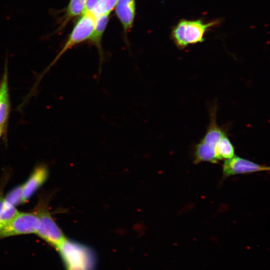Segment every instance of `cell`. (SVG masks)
<instances>
[{
	"instance_id": "obj_1",
	"label": "cell",
	"mask_w": 270,
	"mask_h": 270,
	"mask_svg": "<svg viewBox=\"0 0 270 270\" xmlns=\"http://www.w3.org/2000/svg\"><path fill=\"white\" fill-rule=\"evenodd\" d=\"M66 270H94L96 256L92 248L76 241L65 238L56 248Z\"/></svg>"
},
{
	"instance_id": "obj_2",
	"label": "cell",
	"mask_w": 270,
	"mask_h": 270,
	"mask_svg": "<svg viewBox=\"0 0 270 270\" xmlns=\"http://www.w3.org/2000/svg\"><path fill=\"white\" fill-rule=\"evenodd\" d=\"M216 108L214 106L210 110V122L206 133L194 150V163L208 162L216 164V148L220 138L226 134V130L220 126L216 120Z\"/></svg>"
},
{
	"instance_id": "obj_3",
	"label": "cell",
	"mask_w": 270,
	"mask_h": 270,
	"mask_svg": "<svg viewBox=\"0 0 270 270\" xmlns=\"http://www.w3.org/2000/svg\"><path fill=\"white\" fill-rule=\"evenodd\" d=\"M218 24V20L205 23L202 20H182L174 26L172 38L178 48L202 42L206 30Z\"/></svg>"
},
{
	"instance_id": "obj_4",
	"label": "cell",
	"mask_w": 270,
	"mask_h": 270,
	"mask_svg": "<svg viewBox=\"0 0 270 270\" xmlns=\"http://www.w3.org/2000/svg\"><path fill=\"white\" fill-rule=\"evenodd\" d=\"M96 17L92 12H86L80 18L74 27L66 42L53 60L45 69L37 80L38 84L42 76L53 66L60 58L72 46L88 40L95 27Z\"/></svg>"
},
{
	"instance_id": "obj_5",
	"label": "cell",
	"mask_w": 270,
	"mask_h": 270,
	"mask_svg": "<svg viewBox=\"0 0 270 270\" xmlns=\"http://www.w3.org/2000/svg\"><path fill=\"white\" fill-rule=\"evenodd\" d=\"M40 221L36 212H18L0 228V238L36 233Z\"/></svg>"
},
{
	"instance_id": "obj_6",
	"label": "cell",
	"mask_w": 270,
	"mask_h": 270,
	"mask_svg": "<svg viewBox=\"0 0 270 270\" xmlns=\"http://www.w3.org/2000/svg\"><path fill=\"white\" fill-rule=\"evenodd\" d=\"M36 212L40 221V226L36 234L56 248L66 238L62 230L45 207L39 208Z\"/></svg>"
},
{
	"instance_id": "obj_7",
	"label": "cell",
	"mask_w": 270,
	"mask_h": 270,
	"mask_svg": "<svg viewBox=\"0 0 270 270\" xmlns=\"http://www.w3.org/2000/svg\"><path fill=\"white\" fill-rule=\"evenodd\" d=\"M269 170V166H262L236 156L225 160L222 165L224 178L237 174Z\"/></svg>"
},
{
	"instance_id": "obj_8",
	"label": "cell",
	"mask_w": 270,
	"mask_h": 270,
	"mask_svg": "<svg viewBox=\"0 0 270 270\" xmlns=\"http://www.w3.org/2000/svg\"><path fill=\"white\" fill-rule=\"evenodd\" d=\"M0 80V126L6 131L10 114V98L8 84L7 61Z\"/></svg>"
},
{
	"instance_id": "obj_9",
	"label": "cell",
	"mask_w": 270,
	"mask_h": 270,
	"mask_svg": "<svg viewBox=\"0 0 270 270\" xmlns=\"http://www.w3.org/2000/svg\"><path fill=\"white\" fill-rule=\"evenodd\" d=\"M48 176L47 168L44 166L36 168L26 182L23 184L24 202L28 201L44 182Z\"/></svg>"
},
{
	"instance_id": "obj_10",
	"label": "cell",
	"mask_w": 270,
	"mask_h": 270,
	"mask_svg": "<svg viewBox=\"0 0 270 270\" xmlns=\"http://www.w3.org/2000/svg\"><path fill=\"white\" fill-rule=\"evenodd\" d=\"M116 13L124 30H129L134 18V0H118L116 6Z\"/></svg>"
},
{
	"instance_id": "obj_11",
	"label": "cell",
	"mask_w": 270,
	"mask_h": 270,
	"mask_svg": "<svg viewBox=\"0 0 270 270\" xmlns=\"http://www.w3.org/2000/svg\"><path fill=\"white\" fill-rule=\"evenodd\" d=\"M108 20V15L98 16L96 18L95 27L92 35L88 40V42L96 47L100 58V66L98 72H101L102 64L104 60V52L102 46V40L103 34Z\"/></svg>"
},
{
	"instance_id": "obj_12",
	"label": "cell",
	"mask_w": 270,
	"mask_h": 270,
	"mask_svg": "<svg viewBox=\"0 0 270 270\" xmlns=\"http://www.w3.org/2000/svg\"><path fill=\"white\" fill-rule=\"evenodd\" d=\"M86 1V0H70L64 12V15L58 20V26L50 35L62 31L70 21L82 14Z\"/></svg>"
},
{
	"instance_id": "obj_13",
	"label": "cell",
	"mask_w": 270,
	"mask_h": 270,
	"mask_svg": "<svg viewBox=\"0 0 270 270\" xmlns=\"http://www.w3.org/2000/svg\"><path fill=\"white\" fill-rule=\"evenodd\" d=\"M216 154L218 160L232 158L234 156V148L227 134L224 135L216 148Z\"/></svg>"
},
{
	"instance_id": "obj_14",
	"label": "cell",
	"mask_w": 270,
	"mask_h": 270,
	"mask_svg": "<svg viewBox=\"0 0 270 270\" xmlns=\"http://www.w3.org/2000/svg\"><path fill=\"white\" fill-rule=\"evenodd\" d=\"M118 0H98L92 12L96 18L108 15L116 6Z\"/></svg>"
},
{
	"instance_id": "obj_15",
	"label": "cell",
	"mask_w": 270,
	"mask_h": 270,
	"mask_svg": "<svg viewBox=\"0 0 270 270\" xmlns=\"http://www.w3.org/2000/svg\"><path fill=\"white\" fill-rule=\"evenodd\" d=\"M23 196L22 184L16 187L8 192L5 198V200L14 206L24 203Z\"/></svg>"
},
{
	"instance_id": "obj_16",
	"label": "cell",
	"mask_w": 270,
	"mask_h": 270,
	"mask_svg": "<svg viewBox=\"0 0 270 270\" xmlns=\"http://www.w3.org/2000/svg\"><path fill=\"white\" fill-rule=\"evenodd\" d=\"M18 212L14 206L6 200L4 206L0 214V228L12 220Z\"/></svg>"
},
{
	"instance_id": "obj_17",
	"label": "cell",
	"mask_w": 270,
	"mask_h": 270,
	"mask_svg": "<svg viewBox=\"0 0 270 270\" xmlns=\"http://www.w3.org/2000/svg\"><path fill=\"white\" fill-rule=\"evenodd\" d=\"M98 1V0H86L82 14L92 12Z\"/></svg>"
},
{
	"instance_id": "obj_18",
	"label": "cell",
	"mask_w": 270,
	"mask_h": 270,
	"mask_svg": "<svg viewBox=\"0 0 270 270\" xmlns=\"http://www.w3.org/2000/svg\"><path fill=\"white\" fill-rule=\"evenodd\" d=\"M6 204L5 198L2 192H0V214L2 210Z\"/></svg>"
}]
</instances>
